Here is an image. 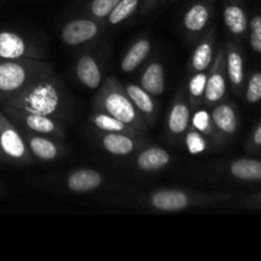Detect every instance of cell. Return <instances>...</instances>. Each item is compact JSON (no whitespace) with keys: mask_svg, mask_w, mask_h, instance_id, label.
Listing matches in <instances>:
<instances>
[{"mask_svg":"<svg viewBox=\"0 0 261 261\" xmlns=\"http://www.w3.org/2000/svg\"><path fill=\"white\" fill-rule=\"evenodd\" d=\"M119 2L120 0H91L89 4L86 7V9H84V14L96 18L101 22H105L112 8Z\"/></svg>","mask_w":261,"mask_h":261,"instance_id":"30","label":"cell"},{"mask_svg":"<svg viewBox=\"0 0 261 261\" xmlns=\"http://www.w3.org/2000/svg\"><path fill=\"white\" fill-rule=\"evenodd\" d=\"M209 111L214 125L226 139L236 134L240 124L236 105L232 102L222 101L212 107Z\"/></svg>","mask_w":261,"mask_h":261,"instance_id":"20","label":"cell"},{"mask_svg":"<svg viewBox=\"0 0 261 261\" xmlns=\"http://www.w3.org/2000/svg\"><path fill=\"white\" fill-rule=\"evenodd\" d=\"M217 45V27L211 25L206 32L196 40V45L188 64L189 73L209 70L216 56Z\"/></svg>","mask_w":261,"mask_h":261,"instance_id":"15","label":"cell"},{"mask_svg":"<svg viewBox=\"0 0 261 261\" xmlns=\"http://www.w3.org/2000/svg\"><path fill=\"white\" fill-rule=\"evenodd\" d=\"M106 28V23L93 17H79L68 20L60 32L61 41L66 46H81L101 37Z\"/></svg>","mask_w":261,"mask_h":261,"instance_id":"9","label":"cell"},{"mask_svg":"<svg viewBox=\"0 0 261 261\" xmlns=\"http://www.w3.org/2000/svg\"><path fill=\"white\" fill-rule=\"evenodd\" d=\"M245 98L250 105L261 101V71H255L249 78L245 88Z\"/></svg>","mask_w":261,"mask_h":261,"instance_id":"31","label":"cell"},{"mask_svg":"<svg viewBox=\"0 0 261 261\" xmlns=\"http://www.w3.org/2000/svg\"><path fill=\"white\" fill-rule=\"evenodd\" d=\"M212 14L213 0H196L186 9L182 17V31L189 41L196 42L211 27Z\"/></svg>","mask_w":261,"mask_h":261,"instance_id":"12","label":"cell"},{"mask_svg":"<svg viewBox=\"0 0 261 261\" xmlns=\"http://www.w3.org/2000/svg\"><path fill=\"white\" fill-rule=\"evenodd\" d=\"M226 172L232 178L245 182H260L261 181V161L252 158H239L229 163Z\"/></svg>","mask_w":261,"mask_h":261,"instance_id":"25","label":"cell"},{"mask_svg":"<svg viewBox=\"0 0 261 261\" xmlns=\"http://www.w3.org/2000/svg\"><path fill=\"white\" fill-rule=\"evenodd\" d=\"M2 109L9 119H12L15 124H18L23 129L37 133V134L50 135V137L58 138V139H64L66 137V129L61 120L8 106H2Z\"/></svg>","mask_w":261,"mask_h":261,"instance_id":"7","label":"cell"},{"mask_svg":"<svg viewBox=\"0 0 261 261\" xmlns=\"http://www.w3.org/2000/svg\"><path fill=\"white\" fill-rule=\"evenodd\" d=\"M249 43L256 54H261V14H255L249 22Z\"/></svg>","mask_w":261,"mask_h":261,"instance_id":"32","label":"cell"},{"mask_svg":"<svg viewBox=\"0 0 261 261\" xmlns=\"http://www.w3.org/2000/svg\"><path fill=\"white\" fill-rule=\"evenodd\" d=\"M173 157L167 149L158 145L147 144L134 154V166L139 172L157 173L172 163Z\"/></svg>","mask_w":261,"mask_h":261,"instance_id":"16","label":"cell"},{"mask_svg":"<svg viewBox=\"0 0 261 261\" xmlns=\"http://www.w3.org/2000/svg\"><path fill=\"white\" fill-rule=\"evenodd\" d=\"M206 76H208V70L198 71V73H190V76L186 83V98H188L189 105H190L191 111L193 110L203 107L204 101V92H205L206 86Z\"/></svg>","mask_w":261,"mask_h":261,"instance_id":"27","label":"cell"},{"mask_svg":"<svg viewBox=\"0 0 261 261\" xmlns=\"http://www.w3.org/2000/svg\"><path fill=\"white\" fill-rule=\"evenodd\" d=\"M153 43L149 37H139L132 43L125 55L120 61V68L124 73H132L143 64V61L149 56Z\"/></svg>","mask_w":261,"mask_h":261,"instance_id":"24","label":"cell"},{"mask_svg":"<svg viewBox=\"0 0 261 261\" xmlns=\"http://www.w3.org/2000/svg\"><path fill=\"white\" fill-rule=\"evenodd\" d=\"M0 59L45 60L46 50L37 42L15 31H0Z\"/></svg>","mask_w":261,"mask_h":261,"instance_id":"6","label":"cell"},{"mask_svg":"<svg viewBox=\"0 0 261 261\" xmlns=\"http://www.w3.org/2000/svg\"><path fill=\"white\" fill-rule=\"evenodd\" d=\"M0 147L3 158L15 165H31L35 161L19 125L4 112H0Z\"/></svg>","mask_w":261,"mask_h":261,"instance_id":"5","label":"cell"},{"mask_svg":"<svg viewBox=\"0 0 261 261\" xmlns=\"http://www.w3.org/2000/svg\"><path fill=\"white\" fill-rule=\"evenodd\" d=\"M20 129L27 142L28 149L35 160L41 161V162H55L65 154V147L61 144V142H59L58 138L37 134L23 127Z\"/></svg>","mask_w":261,"mask_h":261,"instance_id":"14","label":"cell"},{"mask_svg":"<svg viewBox=\"0 0 261 261\" xmlns=\"http://www.w3.org/2000/svg\"><path fill=\"white\" fill-rule=\"evenodd\" d=\"M249 148L251 149H257V148H261V122L255 127V130L252 132L251 137L249 139Z\"/></svg>","mask_w":261,"mask_h":261,"instance_id":"33","label":"cell"},{"mask_svg":"<svg viewBox=\"0 0 261 261\" xmlns=\"http://www.w3.org/2000/svg\"><path fill=\"white\" fill-rule=\"evenodd\" d=\"M223 22L229 35L242 40L249 30V19L239 0H224Z\"/></svg>","mask_w":261,"mask_h":261,"instance_id":"21","label":"cell"},{"mask_svg":"<svg viewBox=\"0 0 261 261\" xmlns=\"http://www.w3.org/2000/svg\"><path fill=\"white\" fill-rule=\"evenodd\" d=\"M55 74L46 60H5L0 59V102L15 96L33 82Z\"/></svg>","mask_w":261,"mask_h":261,"instance_id":"4","label":"cell"},{"mask_svg":"<svg viewBox=\"0 0 261 261\" xmlns=\"http://www.w3.org/2000/svg\"><path fill=\"white\" fill-rule=\"evenodd\" d=\"M139 86L152 96L160 97L166 91L165 66L161 61L153 60L143 70L139 79Z\"/></svg>","mask_w":261,"mask_h":261,"instance_id":"22","label":"cell"},{"mask_svg":"<svg viewBox=\"0 0 261 261\" xmlns=\"http://www.w3.org/2000/svg\"><path fill=\"white\" fill-rule=\"evenodd\" d=\"M143 0H120L106 18V27H115L129 19L138 9H140Z\"/></svg>","mask_w":261,"mask_h":261,"instance_id":"28","label":"cell"},{"mask_svg":"<svg viewBox=\"0 0 261 261\" xmlns=\"http://www.w3.org/2000/svg\"><path fill=\"white\" fill-rule=\"evenodd\" d=\"M105 181L103 173L94 168H78L65 176L64 185L71 193L87 194L101 189Z\"/></svg>","mask_w":261,"mask_h":261,"instance_id":"18","label":"cell"},{"mask_svg":"<svg viewBox=\"0 0 261 261\" xmlns=\"http://www.w3.org/2000/svg\"><path fill=\"white\" fill-rule=\"evenodd\" d=\"M74 73L86 88L98 89L103 82V55L93 50L82 53L75 61Z\"/></svg>","mask_w":261,"mask_h":261,"instance_id":"13","label":"cell"},{"mask_svg":"<svg viewBox=\"0 0 261 261\" xmlns=\"http://www.w3.org/2000/svg\"><path fill=\"white\" fill-rule=\"evenodd\" d=\"M227 73L224 45H217L216 56L208 70L203 107L212 109L219 102L224 101L227 94Z\"/></svg>","mask_w":261,"mask_h":261,"instance_id":"10","label":"cell"},{"mask_svg":"<svg viewBox=\"0 0 261 261\" xmlns=\"http://www.w3.org/2000/svg\"><path fill=\"white\" fill-rule=\"evenodd\" d=\"M0 158H3V153H2V147H0Z\"/></svg>","mask_w":261,"mask_h":261,"instance_id":"35","label":"cell"},{"mask_svg":"<svg viewBox=\"0 0 261 261\" xmlns=\"http://www.w3.org/2000/svg\"><path fill=\"white\" fill-rule=\"evenodd\" d=\"M94 142L105 153L114 157H130L149 144L145 135L103 133L94 130Z\"/></svg>","mask_w":261,"mask_h":261,"instance_id":"8","label":"cell"},{"mask_svg":"<svg viewBox=\"0 0 261 261\" xmlns=\"http://www.w3.org/2000/svg\"><path fill=\"white\" fill-rule=\"evenodd\" d=\"M182 143L186 147L189 153L191 154H201L208 150L209 145H211V140L201 134L200 132L195 130L194 127H189L188 132L185 133L182 138Z\"/></svg>","mask_w":261,"mask_h":261,"instance_id":"29","label":"cell"},{"mask_svg":"<svg viewBox=\"0 0 261 261\" xmlns=\"http://www.w3.org/2000/svg\"><path fill=\"white\" fill-rule=\"evenodd\" d=\"M249 204H250V205L261 206V194H259V195L252 196V198H250L249 199Z\"/></svg>","mask_w":261,"mask_h":261,"instance_id":"34","label":"cell"},{"mask_svg":"<svg viewBox=\"0 0 261 261\" xmlns=\"http://www.w3.org/2000/svg\"><path fill=\"white\" fill-rule=\"evenodd\" d=\"M233 194L203 193L186 189H157L139 198L144 208L160 213H175L194 208H203L223 204L233 199Z\"/></svg>","mask_w":261,"mask_h":261,"instance_id":"2","label":"cell"},{"mask_svg":"<svg viewBox=\"0 0 261 261\" xmlns=\"http://www.w3.org/2000/svg\"><path fill=\"white\" fill-rule=\"evenodd\" d=\"M191 112L185 88H181L176 93L166 119V135L171 142H182L184 135L190 127Z\"/></svg>","mask_w":261,"mask_h":261,"instance_id":"11","label":"cell"},{"mask_svg":"<svg viewBox=\"0 0 261 261\" xmlns=\"http://www.w3.org/2000/svg\"><path fill=\"white\" fill-rule=\"evenodd\" d=\"M93 109L94 111L111 115L115 119L137 129L142 134H145L149 130V125L135 109L124 86L114 75L107 76L99 86L93 99Z\"/></svg>","mask_w":261,"mask_h":261,"instance_id":"3","label":"cell"},{"mask_svg":"<svg viewBox=\"0 0 261 261\" xmlns=\"http://www.w3.org/2000/svg\"><path fill=\"white\" fill-rule=\"evenodd\" d=\"M0 106L35 112L61 121L69 116L71 110L68 91L56 74L33 82L18 94L0 102Z\"/></svg>","mask_w":261,"mask_h":261,"instance_id":"1","label":"cell"},{"mask_svg":"<svg viewBox=\"0 0 261 261\" xmlns=\"http://www.w3.org/2000/svg\"><path fill=\"white\" fill-rule=\"evenodd\" d=\"M127 96L132 99L133 105L138 110L143 119L147 121V124L150 126L155 124L158 115V103L155 101L154 96L143 89L139 84L127 83L124 86Z\"/></svg>","mask_w":261,"mask_h":261,"instance_id":"19","label":"cell"},{"mask_svg":"<svg viewBox=\"0 0 261 261\" xmlns=\"http://www.w3.org/2000/svg\"><path fill=\"white\" fill-rule=\"evenodd\" d=\"M190 126L194 127L195 130L200 132L201 134L205 135L212 144L217 145V147H222L226 143V138L218 132V129L214 125L213 120H212L211 111L208 109H199L193 110L191 112V120H190Z\"/></svg>","mask_w":261,"mask_h":261,"instance_id":"23","label":"cell"},{"mask_svg":"<svg viewBox=\"0 0 261 261\" xmlns=\"http://www.w3.org/2000/svg\"><path fill=\"white\" fill-rule=\"evenodd\" d=\"M88 121L91 122L92 126L96 132L103 133H122V134H132V135H145L138 132L130 125L115 119L114 116L109 114H105L101 111H93V114L89 115Z\"/></svg>","mask_w":261,"mask_h":261,"instance_id":"26","label":"cell"},{"mask_svg":"<svg viewBox=\"0 0 261 261\" xmlns=\"http://www.w3.org/2000/svg\"><path fill=\"white\" fill-rule=\"evenodd\" d=\"M224 56L227 81L231 84L234 93L241 94L245 84V59L237 42L227 41L224 43Z\"/></svg>","mask_w":261,"mask_h":261,"instance_id":"17","label":"cell"}]
</instances>
